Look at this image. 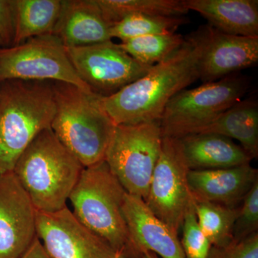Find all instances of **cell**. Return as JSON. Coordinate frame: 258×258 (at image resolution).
Returning a JSON list of instances; mask_svg holds the SVG:
<instances>
[{"instance_id": "13", "label": "cell", "mask_w": 258, "mask_h": 258, "mask_svg": "<svg viewBox=\"0 0 258 258\" xmlns=\"http://www.w3.org/2000/svg\"><path fill=\"white\" fill-rule=\"evenodd\" d=\"M36 237L30 197L13 171L0 174V258H20Z\"/></svg>"}, {"instance_id": "17", "label": "cell", "mask_w": 258, "mask_h": 258, "mask_svg": "<svg viewBox=\"0 0 258 258\" xmlns=\"http://www.w3.org/2000/svg\"><path fill=\"white\" fill-rule=\"evenodd\" d=\"M179 139L190 170L235 167L250 164L252 159L241 146L223 136L194 134Z\"/></svg>"}, {"instance_id": "15", "label": "cell", "mask_w": 258, "mask_h": 258, "mask_svg": "<svg viewBox=\"0 0 258 258\" xmlns=\"http://www.w3.org/2000/svg\"><path fill=\"white\" fill-rule=\"evenodd\" d=\"M258 180L257 170L244 164L226 169L189 170L188 181L195 201L237 208Z\"/></svg>"}, {"instance_id": "24", "label": "cell", "mask_w": 258, "mask_h": 258, "mask_svg": "<svg viewBox=\"0 0 258 258\" xmlns=\"http://www.w3.org/2000/svg\"><path fill=\"white\" fill-rule=\"evenodd\" d=\"M186 17H169L149 14H133L125 17L111 28L112 38L120 41L135 37L160 34L175 33L181 25L188 23Z\"/></svg>"}, {"instance_id": "10", "label": "cell", "mask_w": 258, "mask_h": 258, "mask_svg": "<svg viewBox=\"0 0 258 258\" xmlns=\"http://www.w3.org/2000/svg\"><path fill=\"white\" fill-rule=\"evenodd\" d=\"M66 49L81 79L93 92L103 97L118 92L152 68L136 60L112 40Z\"/></svg>"}, {"instance_id": "31", "label": "cell", "mask_w": 258, "mask_h": 258, "mask_svg": "<svg viewBox=\"0 0 258 258\" xmlns=\"http://www.w3.org/2000/svg\"><path fill=\"white\" fill-rule=\"evenodd\" d=\"M0 45H1V43H0Z\"/></svg>"}, {"instance_id": "2", "label": "cell", "mask_w": 258, "mask_h": 258, "mask_svg": "<svg viewBox=\"0 0 258 258\" xmlns=\"http://www.w3.org/2000/svg\"><path fill=\"white\" fill-rule=\"evenodd\" d=\"M55 113L50 128L84 168L105 161L115 125L102 96L74 85L52 82Z\"/></svg>"}, {"instance_id": "22", "label": "cell", "mask_w": 258, "mask_h": 258, "mask_svg": "<svg viewBox=\"0 0 258 258\" xmlns=\"http://www.w3.org/2000/svg\"><path fill=\"white\" fill-rule=\"evenodd\" d=\"M239 208L210 202L195 201V212L200 230L212 247H223L233 239V227Z\"/></svg>"}, {"instance_id": "12", "label": "cell", "mask_w": 258, "mask_h": 258, "mask_svg": "<svg viewBox=\"0 0 258 258\" xmlns=\"http://www.w3.org/2000/svg\"><path fill=\"white\" fill-rule=\"evenodd\" d=\"M201 47L199 79L203 83L218 81L258 62V37L227 35L203 25L194 32Z\"/></svg>"}, {"instance_id": "30", "label": "cell", "mask_w": 258, "mask_h": 258, "mask_svg": "<svg viewBox=\"0 0 258 258\" xmlns=\"http://www.w3.org/2000/svg\"><path fill=\"white\" fill-rule=\"evenodd\" d=\"M142 258H159L158 255L152 252H145L142 254Z\"/></svg>"}, {"instance_id": "27", "label": "cell", "mask_w": 258, "mask_h": 258, "mask_svg": "<svg viewBox=\"0 0 258 258\" xmlns=\"http://www.w3.org/2000/svg\"><path fill=\"white\" fill-rule=\"evenodd\" d=\"M209 258H258L257 232L242 239H232L223 247H212Z\"/></svg>"}, {"instance_id": "28", "label": "cell", "mask_w": 258, "mask_h": 258, "mask_svg": "<svg viewBox=\"0 0 258 258\" xmlns=\"http://www.w3.org/2000/svg\"><path fill=\"white\" fill-rule=\"evenodd\" d=\"M15 16L14 0H0V43L5 47L14 45Z\"/></svg>"}, {"instance_id": "3", "label": "cell", "mask_w": 258, "mask_h": 258, "mask_svg": "<svg viewBox=\"0 0 258 258\" xmlns=\"http://www.w3.org/2000/svg\"><path fill=\"white\" fill-rule=\"evenodd\" d=\"M55 113L52 82H0V174L13 171L32 141L50 128Z\"/></svg>"}, {"instance_id": "11", "label": "cell", "mask_w": 258, "mask_h": 258, "mask_svg": "<svg viewBox=\"0 0 258 258\" xmlns=\"http://www.w3.org/2000/svg\"><path fill=\"white\" fill-rule=\"evenodd\" d=\"M36 234L50 258H120L67 206L53 212L36 210Z\"/></svg>"}, {"instance_id": "19", "label": "cell", "mask_w": 258, "mask_h": 258, "mask_svg": "<svg viewBox=\"0 0 258 258\" xmlns=\"http://www.w3.org/2000/svg\"><path fill=\"white\" fill-rule=\"evenodd\" d=\"M213 134L235 139L252 159L258 157V103L241 100L193 134Z\"/></svg>"}, {"instance_id": "14", "label": "cell", "mask_w": 258, "mask_h": 258, "mask_svg": "<svg viewBox=\"0 0 258 258\" xmlns=\"http://www.w3.org/2000/svg\"><path fill=\"white\" fill-rule=\"evenodd\" d=\"M123 214L137 258L152 252L161 258H185L177 235L158 218L144 200L126 193Z\"/></svg>"}, {"instance_id": "25", "label": "cell", "mask_w": 258, "mask_h": 258, "mask_svg": "<svg viewBox=\"0 0 258 258\" xmlns=\"http://www.w3.org/2000/svg\"><path fill=\"white\" fill-rule=\"evenodd\" d=\"M181 244L185 258H209L212 247L200 230L195 212V204L185 215Z\"/></svg>"}, {"instance_id": "16", "label": "cell", "mask_w": 258, "mask_h": 258, "mask_svg": "<svg viewBox=\"0 0 258 258\" xmlns=\"http://www.w3.org/2000/svg\"><path fill=\"white\" fill-rule=\"evenodd\" d=\"M111 26L96 0H62L52 34L66 47L88 46L111 40Z\"/></svg>"}, {"instance_id": "29", "label": "cell", "mask_w": 258, "mask_h": 258, "mask_svg": "<svg viewBox=\"0 0 258 258\" xmlns=\"http://www.w3.org/2000/svg\"><path fill=\"white\" fill-rule=\"evenodd\" d=\"M20 258H50V256L45 252L43 246L40 240L37 238L35 239L32 242L31 245L27 249Z\"/></svg>"}, {"instance_id": "1", "label": "cell", "mask_w": 258, "mask_h": 258, "mask_svg": "<svg viewBox=\"0 0 258 258\" xmlns=\"http://www.w3.org/2000/svg\"><path fill=\"white\" fill-rule=\"evenodd\" d=\"M201 47L194 32L185 37L179 50L167 60L152 66L134 82L102 103L115 125L159 121L166 105L176 94L199 80Z\"/></svg>"}, {"instance_id": "5", "label": "cell", "mask_w": 258, "mask_h": 258, "mask_svg": "<svg viewBox=\"0 0 258 258\" xmlns=\"http://www.w3.org/2000/svg\"><path fill=\"white\" fill-rule=\"evenodd\" d=\"M126 193L103 161L83 169L69 200L76 218L120 258H137L123 214Z\"/></svg>"}, {"instance_id": "21", "label": "cell", "mask_w": 258, "mask_h": 258, "mask_svg": "<svg viewBox=\"0 0 258 258\" xmlns=\"http://www.w3.org/2000/svg\"><path fill=\"white\" fill-rule=\"evenodd\" d=\"M106 21L113 25L133 14L183 17L189 13L184 0H96Z\"/></svg>"}, {"instance_id": "6", "label": "cell", "mask_w": 258, "mask_h": 258, "mask_svg": "<svg viewBox=\"0 0 258 258\" xmlns=\"http://www.w3.org/2000/svg\"><path fill=\"white\" fill-rule=\"evenodd\" d=\"M249 88L248 78L232 74L180 91L166 105L159 120L162 137L179 139L193 134L242 100Z\"/></svg>"}, {"instance_id": "23", "label": "cell", "mask_w": 258, "mask_h": 258, "mask_svg": "<svg viewBox=\"0 0 258 258\" xmlns=\"http://www.w3.org/2000/svg\"><path fill=\"white\" fill-rule=\"evenodd\" d=\"M184 42L185 37L175 32L135 37L120 42L119 45L140 63L152 67L174 55Z\"/></svg>"}, {"instance_id": "26", "label": "cell", "mask_w": 258, "mask_h": 258, "mask_svg": "<svg viewBox=\"0 0 258 258\" xmlns=\"http://www.w3.org/2000/svg\"><path fill=\"white\" fill-rule=\"evenodd\" d=\"M258 180L245 195L239 208V214L233 227V239L242 240L257 232Z\"/></svg>"}, {"instance_id": "7", "label": "cell", "mask_w": 258, "mask_h": 258, "mask_svg": "<svg viewBox=\"0 0 258 258\" xmlns=\"http://www.w3.org/2000/svg\"><path fill=\"white\" fill-rule=\"evenodd\" d=\"M161 140L159 121L115 125L105 161L127 193L147 198Z\"/></svg>"}, {"instance_id": "4", "label": "cell", "mask_w": 258, "mask_h": 258, "mask_svg": "<svg viewBox=\"0 0 258 258\" xmlns=\"http://www.w3.org/2000/svg\"><path fill=\"white\" fill-rule=\"evenodd\" d=\"M83 169L48 128L24 151L13 172L37 211L53 212L67 206Z\"/></svg>"}, {"instance_id": "8", "label": "cell", "mask_w": 258, "mask_h": 258, "mask_svg": "<svg viewBox=\"0 0 258 258\" xmlns=\"http://www.w3.org/2000/svg\"><path fill=\"white\" fill-rule=\"evenodd\" d=\"M10 80L68 83L93 92L76 73L60 38L53 34L0 48V82Z\"/></svg>"}, {"instance_id": "9", "label": "cell", "mask_w": 258, "mask_h": 258, "mask_svg": "<svg viewBox=\"0 0 258 258\" xmlns=\"http://www.w3.org/2000/svg\"><path fill=\"white\" fill-rule=\"evenodd\" d=\"M189 170L179 139L162 137L160 154L144 202L177 235L186 212L195 204L188 181Z\"/></svg>"}, {"instance_id": "20", "label": "cell", "mask_w": 258, "mask_h": 258, "mask_svg": "<svg viewBox=\"0 0 258 258\" xmlns=\"http://www.w3.org/2000/svg\"><path fill=\"white\" fill-rule=\"evenodd\" d=\"M14 45H18L32 37L53 33L62 0H14Z\"/></svg>"}, {"instance_id": "18", "label": "cell", "mask_w": 258, "mask_h": 258, "mask_svg": "<svg viewBox=\"0 0 258 258\" xmlns=\"http://www.w3.org/2000/svg\"><path fill=\"white\" fill-rule=\"evenodd\" d=\"M188 10L200 13L218 31L258 37L257 0H184Z\"/></svg>"}]
</instances>
